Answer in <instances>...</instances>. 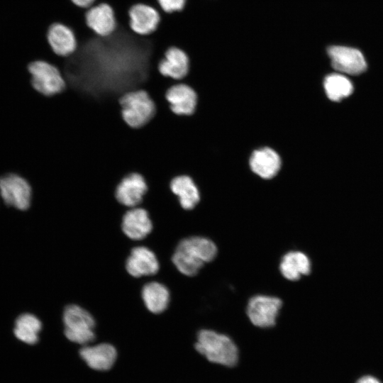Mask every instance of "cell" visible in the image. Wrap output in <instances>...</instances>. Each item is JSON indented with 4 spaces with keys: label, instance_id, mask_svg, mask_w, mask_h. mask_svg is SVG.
I'll return each mask as SVG.
<instances>
[{
    "label": "cell",
    "instance_id": "cell-1",
    "mask_svg": "<svg viewBox=\"0 0 383 383\" xmlns=\"http://www.w3.org/2000/svg\"><path fill=\"white\" fill-rule=\"evenodd\" d=\"M217 247L210 239L193 236L182 240L172 257L177 269L187 276H194L205 263L212 261L217 255Z\"/></svg>",
    "mask_w": 383,
    "mask_h": 383
},
{
    "label": "cell",
    "instance_id": "cell-2",
    "mask_svg": "<svg viewBox=\"0 0 383 383\" xmlns=\"http://www.w3.org/2000/svg\"><path fill=\"white\" fill-rule=\"evenodd\" d=\"M195 348L209 362L223 366L233 367L238 360V350L233 340L212 330L198 333Z\"/></svg>",
    "mask_w": 383,
    "mask_h": 383
},
{
    "label": "cell",
    "instance_id": "cell-3",
    "mask_svg": "<svg viewBox=\"0 0 383 383\" xmlns=\"http://www.w3.org/2000/svg\"><path fill=\"white\" fill-rule=\"evenodd\" d=\"M121 115L125 123L133 128L148 124L155 116L156 105L144 89H135L124 93L119 98Z\"/></svg>",
    "mask_w": 383,
    "mask_h": 383
},
{
    "label": "cell",
    "instance_id": "cell-4",
    "mask_svg": "<svg viewBox=\"0 0 383 383\" xmlns=\"http://www.w3.org/2000/svg\"><path fill=\"white\" fill-rule=\"evenodd\" d=\"M28 72L34 90L45 96H52L63 91L67 83L60 70L54 64L43 60L28 63Z\"/></svg>",
    "mask_w": 383,
    "mask_h": 383
},
{
    "label": "cell",
    "instance_id": "cell-5",
    "mask_svg": "<svg viewBox=\"0 0 383 383\" xmlns=\"http://www.w3.org/2000/svg\"><path fill=\"white\" fill-rule=\"evenodd\" d=\"M32 200V186L23 176L11 172L0 177V201L6 207L25 211Z\"/></svg>",
    "mask_w": 383,
    "mask_h": 383
},
{
    "label": "cell",
    "instance_id": "cell-6",
    "mask_svg": "<svg viewBox=\"0 0 383 383\" xmlns=\"http://www.w3.org/2000/svg\"><path fill=\"white\" fill-rule=\"evenodd\" d=\"M65 334L70 341L86 345L94 339V320L85 309L77 305H70L63 313Z\"/></svg>",
    "mask_w": 383,
    "mask_h": 383
},
{
    "label": "cell",
    "instance_id": "cell-7",
    "mask_svg": "<svg viewBox=\"0 0 383 383\" xmlns=\"http://www.w3.org/2000/svg\"><path fill=\"white\" fill-rule=\"evenodd\" d=\"M282 305V300L277 297L256 295L248 303L247 315L254 326L270 328L275 325Z\"/></svg>",
    "mask_w": 383,
    "mask_h": 383
},
{
    "label": "cell",
    "instance_id": "cell-8",
    "mask_svg": "<svg viewBox=\"0 0 383 383\" xmlns=\"http://www.w3.org/2000/svg\"><path fill=\"white\" fill-rule=\"evenodd\" d=\"M148 190L144 177L138 172L126 175L115 190L117 201L127 209L140 206Z\"/></svg>",
    "mask_w": 383,
    "mask_h": 383
},
{
    "label": "cell",
    "instance_id": "cell-9",
    "mask_svg": "<svg viewBox=\"0 0 383 383\" xmlns=\"http://www.w3.org/2000/svg\"><path fill=\"white\" fill-rule=\"evenodd\" d=\"M328 55L333 68L342 73L357 75L367 68L362 53L357 49L340 45H333L328 48Z\"/></svg>",
    "mask_w": 383,
    "mask_h": 383
},
{
    "label": "cell",
    "instance_id": "cell-10",
    "mask_svg": "<svg viewBox=\"0 0 383 383\" xmlns=\"http://www.w3.org/2000/svg\"><path fill=\"white\" fill-rule=\"evenodd\" d=\"M84 16L87 26L99 37L110 36L117 28L115 11L107 3L93 5L86 9Z\"/></svg>",
    "mask_w": 383,
    "mask_h": 383
},
{
    "label": "cell",
    "instance_id": "cell-11",
    "mask_svg": "<svg viewBox=\"0 0 383 383\" xmlns=\"http://www.w3.org/2000/svg\"><path fill=\"white\" fill-rule=\"evenodd\" d=\"M157 68L162 76L182 82L189 74L190 60L186 51L179 47L171 46L165 51Z\"/></svg>",
    "mask_w": 383,
    "mask_h": 383
},
{
    "label": "cell",
    "instance_id": "cell-12",
    "mask_svg": "<svg viewBox=\"0 0 383 383\" xmlns=\"http://www.w3.org/2000/svg\"><path fill=\"white\" fill-rule=\"evenodd\" d=\"M165 98L173 113L181 116H189L196 109L197 96L188 84L177 82L167 90Z\"/></svg>",
    "mask_w": 383,
    "mask_h": 383
},
{
    "label": "cell",
    "instance_id": "cell-13",
    "mask_svg": "<svg viewBox=\"0 0 383 383\" xmlns=\"http://www.w3.org/2000/svg\"><path fill=\"white\" fill-rule=\"evenodd\" d=\"M129 26L139 35H149L154 33L160 22V11L149 4L139 3L133 5L128 11Z\"/></svg>",
    "mask_w": 383,
    "mask_h": 383
},
{
    "label": "cell",
    "instance_id": "cell-14",
    "mask_svg": "<svg viewBox=\"0 0 383 383\" xmlns=\"http://www.w3.org/2000/svg\"><path fill=\"white\" fill-rule=\"evenodd\" d=\"M46 38L52 52L60 57H70L77 49L78 42L74 30L64 23H52L47 30Z\"/></svg>",
    "mask_w": 383,
    "mask_h": 383
},
{
    "label": "cell",
    "instance_id": "cell-15",
    "mask_svg": "<svg viewBox=\"0 0 383 383\" xmlns=\"http://www.w3.org/2000/svg\"><path fill=\"white\" fill-rule=\"evenodd\" d=\"M152 227L149 211L141 206L128 209L123 214L122 229L131 239L144 238L150 233Z\"/></svg>",
    "mask_w": 383,
    "mask_h": 383
},
{
    "label": "cell",
    "instance_id": "cell-16",
    "mask_svg": "<svg viewBox=\"0 0 383 383\" xmlns=\"http://www.w3.org/2000/svg\"><path fill=\"white\" fill-rule=\"evenodd\" d=\"M79 355L90 368L98 371H106L114 365L117 352L111 344L101 343L83 347L79 350Z\"/></svg>",
    "mask_w": 383,
    "mask_h": 383
},
{
    "label": "cell",
    "instance_id": "cell-17",
    "mask_svg": "<svg viewBox=\"0 0 383 383\" xmlns=\"http://www.w3.org/2000/svg\"><path fill=\"white\" fill-rule=\"evenodd\" d=\"M159 269L155 254L145 247H137L132 250L126 262V270L133 277L152 275Z\"/></svg>",
    "mask_w": 383,
    "mask_h": 383
},
{
    "label": "cell",
    "instance_id": "cell-18",
    "mask_svg": "<svg viewBox=\"0 0 383 383\" xmlns=\"http://www.w3.org/2000/svg\"><path fill=\"white\" fill-rule=\"evenodd\" d=\"M250 166L253 172L264 179H271L279 172L281 159L279 155L270 148L255 150L250 158Z\"/></svg>",
    "mask_w": 383,
    "mask_h": 383
},
{
    "label": "cell",
    "instance_id": "cell-19",
    "mask_svg": "<svg viewBox=\"0 0 383 383\" xmlns=\"http://www.w3.org/2000/svg\"><path fill=\"white\" fill-rule=\"evenodd\" d=\"M170 189L183 209H194L200 200L197 187L189 175L180 174L172 178Z\"/></svg>",
    "mask_w": 383,
    "mask_h": 383
},
{
    "label": "cell",
    "instance_id": "cell-20",
    "mask_svg": "<svg viewBox=\"0 0 383 383\" xmlns=\"http://www.w3.org/2000/svg\"><path fill=\"white\" fill-rule=\"evenodd\" d=\"M279 270L288 280L296 281L311 272V262L306 255L300 251H290L280 262Z\"/></svg>",
    "mask_w": 383,
    "mask_h": 383
},
{
    "label": "cell",
    "instance_id": "cell-21",
    "mask_svg": "<svg viewBox=\"0 0 383 383\" xmlns=\"http://www.w3.org/2000/svg\"><path fill=\"white\" fill-rule=\"evenodd\" d=\"M142 297L147 309L154 313L164 311L170 301L167 288L158 282H150L144 286Z\"/></svg>",
    "mask_w": 383,
    "mask_h": 383
},
{
    "label": "cell",
    "instance_id": "cell-22",
    "mask_svg": "<svg viewBox=\"0 0 383 383\" xmlns=\"http://www.w3.org/2000/svg\"><path fill=\"white\" fill-rule=\"evenodd\" d=\"M41 327V323L37 317L30 313H25L16 320L14 333L20 340L33 345L38 340V334Z\"/></svg>",
    "mask_w": 383,
    "mask_h": 383
},
{
    "label": "cell",
    "instance_id": "cell-23",
    "mask_svg": "<svg viewBox=\"0 0 383 383\" xmlns=\"http://www.w3.org/2000/svg\"><path fill=\"white\" fill-rule=\"evenodd\" d=\"M323 86L328 98L333 101H339L353 91L351 82L343 74L338 73L328 75L324 79Z\"/></svg>",
    "mask_w": 383,
    "mask_h": 383
},
{
    "label": "cell",
    "instance_id": "cell-24",
    "mask_svg": "<svg viewBox=\"0 0 383 383\" xmlns=\"http://www.w3.org/2000/svg\"><path fill=\"white\" fill-rule=\"evenodd\" d=\"M157 2L160 11L173 13L182 11L186 6L187 0H157Z\"/></svg>",
    "mask_w": 383,
    "mask_h": 383
},
{
    "label": "cell",
    "instance_id": "cell-25",
    "mask_svg": "<svg viewBox=\"0 0 383 383\" xmlns=\"http://www.w3.org/2000/svg\"><path fill=\"white\" fill-rule=\"evenodd\" d=\"M96 0H71V1L77 6L87 9L92 6Z\"/></svg>",
    "mask_w": 383,
    "mask_h": 383
},
{
    "label": "cell",
    "instance_id": "cell-26",
    "mask_svg": "<svg viewBox=\"0 0 383 383\" xmlns=\"http://www.w3.org/2000/svg\"><path fill=\"white\" fill-rule=\"evenodd\" d=\"M356 383H381L377 379L372 376H365L359 379Z\"/></svg>",
    "mask_w": 383,
    "mask_h": 383
}]
</instances>
